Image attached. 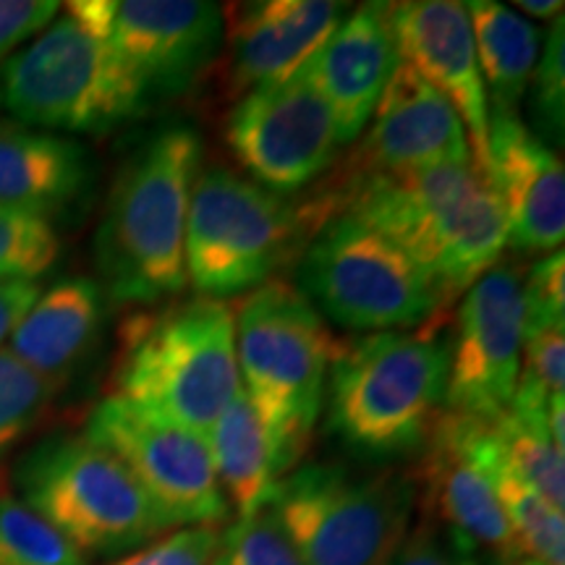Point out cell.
I'll use <instances>...</instances> for the list:
<instances>
[{
	"instance_id": "18",
	"label": "cell",
	"mask_w": 565,
	"mask_h": 565,
	"mask_svg": "<svg viewBox=\"0 0 565 565\" xmlns=\"http://www.w3.org/2000/svg\"><path fill=\"white\" fill-rule=\"evenodd\" d=\"M471 160L466 129L440 92L398 63L372 113V129L351 173L406 171L437 162Z\"/></svg>"
},
{
	"instance_id": "33",
	"label": "cell",
	"mask_w": 565,
	"mask_h": 565,
	"mask_svg": "<svg viewBox=\"0 0 565 565\" xmlns=\"http://www.w3.org/2000/svg\"><path fill=\"white\" fill-rule=\"evenodd\" d=\"M221 534L217 526H183L110 565H217Z\"/></svg>"
},
{
	"instance_id": "36",
	"label": "cell",
	"mask_w": 565,
	"mask_h": 565,
	"mask_svg": "<svg viewBox=\"0 0 565 565\" xmlns=\"http://www.w3.org/2000/svg\"><path fill=\"white\" fill-rule=\"evenodd\" d=\"M58 9L61 3L53 0H0V58L38 38L58 17Z\"/></svg>"
},
{
	"instance_id": "11",
	"label": "cell",
	"mask_w": 565,
	"mask_h": 565,
	"mask_svg": "<svg viewBox=\"0 0 565 565\" xmlns=\"http://www.w3.org/2000/svg\"><path fill=\"white\" fill-rule=\"evenodd\" d=\"M84 435L131 471L171 529L217 526L228 519L207 437L150 419L118 395L92 408Z\"/></svg>"
},
{
	"instance_id": "31",
	"label": "cell",
	"mask_w": 565,
	"mask_h": 565,
	"mask_svg": "<svg viewBox=\"0 0 565 565\" xmlns=\"http://www.w3.org/2000/svg\"><path fill=\"white\" fill-rule=\"evenodd\" d=\"M217 565H307L270 505L238 519L221 534Z\"/></svg>"
},
{
	"instance_id": "21",
	"label": "cell",
	"mask_w": 565,
	"mask_h": 565,
	"mask_svg": "<svg viewBox=\"0 0 565 565\" xmlns=\"http://www.w3.org/2000/svg\"><path fill=\"white\" fill-rule=\"evenodd\" d=\"M105 320V291L92 278H66L38 296L11 333V353L63 385L92 351Z\"/></svg>"
},
{
	"instance_id": "13",
	"label": "cell",
	"mask_w": 565,
	"mask_h": 565,
	"mask_svg": "<svg viewBox=\"0 0 565 565\" xmlns=\"http://www.w3.org/2000/svg\"><path fill=\"white\" fill-rule=\"evenodd\" d=\"M228 145L254 183L291 194L333 166V113L303 68L286 82L249 89L231 113Z\"/></svg>"
},
{
	"instance_id": "39",
	"label": "cell",
	"mask_w": 565,
	"mask_h": 565,
	"mask_svg": "<svg viewBox=\"0 0 565 565\" xmlns=\"http://www.w3.org/2000/svg\"><path fill=\"white\" fill-rule=\"evenodd\" d=\"M490 565H542V563L529 561V557H492Z\"/></svg>"
},
{
	"instance_id": "8",
	"label": "cell",
	"mask_w": 565,
	"mask_h": 565,
	"mask_svg": "<svg viewBox=\"0 0 565 565\" xmlns=\"http://www.w3.org/2000/svg\"><path fill=\"white\" fill-rule=\"evenodd\" d=\"M0 100L21 124L58 131H108L150 95L121 55L68 13L0 68Z\"/></svg>"
},
{
	"instance_id": "20",
	"label": "cell",
	"mask_w": 565,
	"mask_h": 565,
	"mask_svg": "<svg viewBox=\"0 0 565 565\" xmlns=\"http://www.w3.org/2000/svg\"><path fill=\"white\" fill-rule=\"evenodd\" d=\"M349 17L330 0H265L244 6L231 30V87L246 95L286 82L320 53Z\"/></svg>"
},
{
	"instance_id": "32",
	"label": "cell",
	"mask_w": 565,
	"mask_h": 565,
	"mask_svg": "<svg viewBox=\"0 0 565 565\" xmlns=\"http://www.w3.org/2000/svg\"><path fill=\"white\" fill-rule=\"evenodd\" d=\"M532 116L536 129L545 134L542 141H563V124H565V34H563V17L555 19L550 30L545 47H542L540 61H536L532 74ZM536 134V137H540Z\"/></svg>"
},
{
	"instance_id": "1",
	"label": "cell",
	"mask_w": 565,
	"mask_h": 565,
	"mask_svg": "<svg viewBox=\"0 0 565 565\" xmlns=\"http://www.w3.org/2000/svg\"><path fill=\"white\" fill-rule=\"evenodd\" d=\"M322 215L345 212L398 246L427 275L443 307L500 263L505 210L475 160L351 173Z\"/></svg>"
},
{
	"instance_id": "2",
	"label": "cell",
	"mask_w": 565,
	"mask_h": 565,
	"mask_svg": "<svg viewBox=\"0 0 565 565\" xmlns=\"http://www.w3.org/2000/svg\"><path fill=\"white\" fill-rule=\"evenodd\" d=\"M200 166V134L181 124L150 134L124 162L95 236L105 299L154 307L183 291V233Z\"/></svg>"
},
{
	"instance_id": "37",
	"label": "cell",
	"mask_w": 565,
	"mask_h": 565,
	"mask_svg": "<svg viewBox=\"0 0 565 565\" xmlns=\"http://www.w3.org/2000/svg\"><path fill=\"white\" fill-rule=\"evenodd\" d=\"M40 286L30 280H0V343L11 338L21 317L38 301Z\"/></svg>"
},
{
	"instance_id": "24",
	"label": "cell",
	"mask_w": 565,
	"mask_h": 565,
	"mask_svg": "<svg viewBox=\"0 0 565 565\" xmlns=\"http://www.w3.org/2000/svg\"><path fill=\"white\" fill-rule=\"evenodd\" d=\"M466 11L490 116H519L515 110L526 97L542 53L540 30L519 11L494 0H471Z\"/></svg>"
},
{
	"instance_id": "7",
	"label": "cell",
	"mask_w": 565,
	"mask_h": 565,
	"mask_svg": "<svg viewBox=\"0 0 565 565\" xmlns=\"http://www.w3.org/2000/svg\"><path fill=\"white\" fill-rule=\"evenodd\" d=\"M17 484L84 557L134 553L171 529L131 471L87 435L40 443L19 463Z\"/></svg>"
},
{
	"instance_id": "26",
	"label": "cell",
	"mask_w": 565,
	"mask_h": 565,
	"mask_svg": "<svg viewBox=\"0 0 565 565\" xmlns=\"http://www.w3.org/2000/svg\"><path fill=\"white\" fill-rule=\"evenodd\" d=\"M500 448L519 475L550 508H565V461L545 424V408L511 404L505 414L490 422Z\"/></svg>"
},
{
	"instance_id": "5",
	"label": "cell",
	"mask_w": 565,
	"mask_h": 565,
	"mask_svg": "<svg viewBox=\"0 0 565 565\" xmlns=\"http://www.w3.org/2000/svg\"><path fill=\"white\" fill-rule=\"evenodd\" d=\"M335 341L312 301L286 280H267L236 312L242 387L278 443L288 469L324 404Z\"/></svg>"
},
{
	"instance_id": "34",
	"label": "cell",
	"mask_w": 565,
	"mask_h": 565,
	"mask_svg": "<svg viewBox=\"0 0 565 565\" xmlns=\"http://www.w3.org/2000/svg\"><path fill=\"white\" fill-rule=\"evenodd\" d=\"M387 565H479L477 547L433 519L408 529Z\"/></svg>"
},
{
	"instance_id": "22",
	"label": "cell",
	"mask_w": 565,
	"mask_h": 565,
	"mask_svg": "<svg viewBox=\"0 0 565 565\" xmlns=\"http://www.w3.org/2000/svg\"><path fill=\"white\" fill-rule=\"evenodd\" d=\"M92 179L79 141L0 124V204L47 217L76 202Z\"/></svg>"
},
{
	"instance_id": "6",
	"label": "cell",
	"mask_w": 565,
	"mask_h": 565,
	"mask_svg": "<svg viewBox=\"0 0 565 565\" xmlns=\"http://www.w3.org/2000/svg\"><path fill=\"white\" fill-rule=\"evenodd\" d=\"M419 487L401 471L309 463L267 500L307 565H387L412 529Z\"/></svg>"
},
{
	"instance_id": "17",
	"label": "cell",
	"mask_w": 565,
	"mask_h": 565,
	"mask_svg": "<svg viewBox=\"0 0 565 565\" xmlns=\"http://www.w3.org/2000/svg\"><path fill=\"white\" fill-rule=\"evenodd\" d=\"M471 429V416L445 408L429 429L419 475L427 519L437 521L469 545L487 547L492 557H521L490 477L475 454Z\"/></svg>"
},
{
	"instance_id": "28",
	"label": "cell",
	"mask_w": 565,
	"mask_h": 565,
	"mask_svg": "<svg viewBox=\"0 0 565 565\" xmlns=\"http://www.w3.org/2000/svg\"><path fill=\"white\" fill-rule=\"evenodd\" d=\"M0 565H87V557L24 500L0 494Z\"/></svg>"
},
{
	"instance_id": "27",
	"label": "cell",
	"mask_w": 565,
	"mask_h": 565,
	"mask_svg": "<svg viewBox=\"0 0 565 565\" xmlns=\"http://www.w3.org/2000/svg\"><path fill=\"white\" fill-rule=\"evenodd\" d=\"M565 317H524L521 370L513 404L547 408L565 395Z\"/></svg>"
},
{
	"instance_id": "23",
	"label": "cell",
	"mask_w": 565,
	"mask_h": 565,
	"mask_svg": "<svg viewBox=\"0 0 565 565\" xmlns=\"http://www.w3.org/2000/svg\"><path fill=\"white\" fill-rule=\"evenodd\" d=\"M207 445L217 482L238 519L265 508L288 463L244 387L210 427Z\"/></svg>"
},
{
	"instance_id": "12",
	"label": "cell",
	"mask_w": 565,
	"mask_h": 565,
	"mask_svg": "<svg viewBox=\"0 0 565 565\" xmlns=\"http://www.w3.org/2000/svg\"><path fill=\"white\" fill-rule=\"evenodd\" d=\"M66 13L108 42L150 97L186 89L223 40V9L210 0H74Z\"/></svg>"
},
{
	"instance_id": "19",
	"label": "cell",
	"mask_w": 565,
	"mask_h": 565,
	"mask_svg": "<svg viewBox=\"0 0 565 565\" xmlns=\"http://www.w3.org/2000/svg\"><path fill=\"white\" fill-rule=\"evenodd\" d=\"M398 63L391 3L359 6L307 63L333 113L338 145L362 137Z\"/></svg>"
},
{
	"instance_id": "30",
	"label": "cell",
	"mask_w": 565,
	"mask_h": 565,
	"mask_svg": "<svg viewBox=\"0 0 565 565\" xmlns=\"http://www.w3.org/2000/svg\"><path fill=\"white\" fill-rule=\"evenodd\" d=\"M58 385L0 349V454L17 445L42 419Z\"/></svg>"
},
{
	"instance_id": "3",
	"label": "cell",
	"mask_w": 565,
	"mask_h": 565,
	"mask_svg": "<svg viewBox=\"0 0 565 565\" xmlns=\"http://www.w3.org/2000/svg\"><path fill=\"white\" fill-rule=\"evenodd\" d=\"M238 393L236 315L225 299L196 296L126 320L110 395L150 419L207 437Z\"/></svg>"
},
{
	"instance_id": "16",
	"label": "cell",
	"mask_w": 565,
	"mask_h": 565,
	"mask_svg": "<svg viewBox=\"0 0 565 565\" xmlns=\"http://www.w3.org/2000/svg\"><path fill=\"white\" fill-rule=\"evenodd\" d=\"M487 181L505 210L508 244L553 254L565 236L563 160L519 116H490Z\"/></svg>"
},
{
	"instance_id": "15",
	"label": "cell",
	"mask_w": 565,
	"mask_h": 565,
	"mask_svg": "<svg viewBox=\"0 0 565 565\" xmlns=\"http://www.w3.org/2000/svg\"><path fill=\"white\" fill-rule=\"evenodd\" d=\"M398 58L429 87L454 105L469 137L471 160L487 173L490 105L479 71L475 34L466 3L456 0H412L391 3Z\"/></svg>"
},
{
	"instance_id": "35",
	"label": "cell",
	"mask_w": 565,
	"mask_h": 565,
	"mask_svg": "<svg viewBox=\"0 0 565 565\" xmlns=\"http://www.w3.org/2000/svg\"><path fill=\"white\" fill-rule=\"evenodd\" d=\"M524 317H565V257L557 249L524 278Z\"/></svg>"
},
{
	"instance_id": "4",
	"label": "cell",
	"mask_w": 565,
	"mask_h": 565,
	"mask_svg": "<svg viewBox=\"0 0 565 565\" xmlns=\"http://www.w3.org/2000/svg\"><path fill=\"white\" fill-rule=\"evenodd\" d=\"M448 338L387 330L335 343L324 401L330 429L372 458L412 454L445 408Z\"/></svg>"
},
{
	"instance_id": "29",
	"label": "cell",
	"mask_w": 565,
	"mask_h": 565,
	"mask_svg": "<svg viewBox=\"0 0 565 565\" xmlns=\"http://www.w3.org/2000/svg\"><path fill=\"white\" fill-rule=\"evenodd\" d=\"M58 257L61 238L47 217L0 204V280L34 282Z\"/></svg>"
},
{
	"instance_id": "38",
	"label": "cell",
	"mask_w": 565,
	"mask_h": 565,
	"mask_svg": "<svg viewBox=\"0 0 565 565\" xmlns=\"http://www.w3.org/2000/svg\"><path fill=\"white\" fill-rule=\"evenodd\" d=\"M513 9H519L521 17H524V13H529V17H536V19L563 17L561 0H515Z\"/></svg>"
},
{
	"instance_id": "9",
	"label": "cell",
	"mask_w": 565,
	"mask_h": 565,
	"mask_svg": "<svg viewBox=\"0 0 565 565\" xmlns=\"http://www.w3.org/2000/svg\"><path fill=\"white\" fill-rule=\"evenodd\" d=\"M307 217L320 221L317 212L303 215L286 196L228 168H207L196 175L189 200L186 278L207 299L254 291L286 263Z\"/></svg>"
},
{
	"instance_id": "14",
	"label": "cell",
	"mask_w": 565,
	"mask_h": 565,
	"mask_svg": "<svg viewBox=\"0 0 565 565\" xmlns=\"http://www.w3.org/2000/svg\"><path fill=\"white\" fill-rule=\"evenodd\" d=\"M524 335V275L511 263L490 267L461 296L448 351L445 412L494 422L513 404Z\"/></svg>"
},
{
	"instance_id": "10",
	"label": "cell",
	"mask_w": 565,
	"mask_h": 565,
	"mask_svg": "<svg viewBox=\"0 0 565 565\" xmlns=\"http://www.w3.org/2000/svg\"><path fill=\"white\" fill-rule=\"evenodd\" d=\"M299 291L341 328L370 333L419 328L443 309L427 275L345 212L317 225L301 259Z\"/></svg>"
},
{
	"instance_id": "25",
	"label": "cell",
	"mask_w": 565,
	"mask_h": 565,
	"mask_svg": "<svg viewBox=\"0 0 565 565\" xmlns=\"http://www.w3.org/2000/svg\"><path fill=\"white\" fill-rule=\"evenodd\" d=\"M471 445L490 477V484L503 515L511 529L513 545L521 557L536 561L542 565H565V521L563 513L550 508L545 500L529 487L508 463L500 448L498 437L492 433V424L475 419L471 429Z\"/></svg>"
}]
</instances>
